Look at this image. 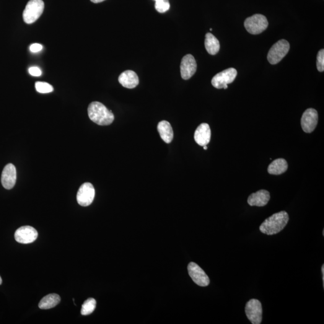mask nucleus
<instances>
[{
  "mask_svg": "<svg viewBox=\"0 0 324 324\" xmlns=\"http://www.w3.org/2000/svg\"><path fill=\"white\" fill-rule=\"evenodd\" d=\"M288 221V214L286 211H282L272 215L264 220L259 227V230L264 234L275 235L284 229Z\"/></svg>",
  "mask_w": 324,
  "mask_h": 324,
  "instance_id": "obj_1",
  "label": "nucleus"
},
{
  "mask_svg": "<svg viewBox=\"0 0 324 324\" xmlns=\"http://www.w3.org/2000/svg\"><path fill=\"white\" fill-rule=\"evenodd\" d=\"M88 114L91 120L100 126L110 125L114 120L112 111L98 102L90 103L88 108Z\"/></svg>",
  "mask_w": 324,
  "mask_h": 324,
  "instance_id": "obj_2",
  "label": "nucleus"
},
{
  "mask_svg": "<svg viewBox=\"0 0 324 324\" xmlns=\"http://www.w3.org/2000/svg\"><path fill=\"white\" fill-rule=\"evenodd\" d=\"M45 4L43 0H30L23 12V19L26 24H31L42 15Z\"/></svg>",
  "mask_w": 324,
  "mask_h": 324,
  "instance_id": "obj_3",
  "label": "nucleus"
},
{
  "mask_svg": "<svg viewBox=\"0 0 324 324\" xmlns=\"http://www.w3.org/2000/svg\"><path fill=\"white\" fill-rule=\"evenodd\" d=\"M268 22L265 16L256 14L245 20V27L251 35H259L267 28Z\"/></svg>",
  "mask_w": 324,
  "mask_h": 324,
  "instance_id": "obj_4",
  "label": "nucleus"
},
{
  "mask_svg": "<svg viewBox=\"0 0 324 324\" xmlns=\"http://www.w3.org/2000/svg\"><path fill=\"white\" fill-rule=\"evenodd\" d=\"M289 48V43L286 40L277 41L268 52L267 59L269 63L271 64L279 63L288 53Z\"/></svg>",
  "mask_w": 324,
  "mask_h": 324,
  "instance_id": "obj_5",
  "label": "nucleus"
},
{
  "mask_svg": "<svg viewBox=\"0 0 324 324\" xmlns=\"http://www.w3.org/2000/svg\"><path fill=\"white\" fill-rule=\"evenodd\" d=\"M237 75V72L234 68L224 70L212 77L211 84L217 89L226 90L228 87V84L234 82Z\"/></svg>",
  "mask_w": 324,
  "mask_h": 324,
  "instance_id": "obj_6",
  "label": "nucleus"
},
{
  "mask_svg": "<svg viewBox=\"0 0 324 324\" xmlns=\"http://www.w3.org/2000/svg\"><path fill=\"white\" fill-rule=\"evenodd\" d=\"M245 312L248 320L253 324H260L263 320V307L258 300L251 299L247 303Z\"/></svg>",
  "mask_w": 324,
  "mask_h": 324,
  "instance_id": "obj_7",
  "label": "nucleus"
},
{
  "mask_svg": "<svg viewBox=\"0 0 324 324\" xmlns=\"http://www.w3.org/2000/svg\"><path fill=\"white\" fill-rule=\"evenodd\" d=\"M95 189L90 183H85L80 187L77 191L76 199L77 203L82 207L89 206L94 200Z\"/></svg>",
  "mask_w": 324,
  "mask_h": 324,
  "instance_id": "obj_8",
  "label": "nucleus"
},
{
  "mask_svg": "<svg viewBox=\"0 0 324 324\" xmlns=\"http://www.w3.org/2000/svg\"><path fill=\"white\" fill-rule=\"evenodd\" d=\"M318 121V114L315 109L309 108L303 113L301 125L303 131L305 133H310L314 131Z\"/></svg>",
  "mask_w": 324,
  "mask_h": 324,
  "instance_id": "obj_9",
  "label": "nucleus"
},
{
  "mask_svg": "<svg viewBox=\"0 0 324 324\" xmlns=\"http://www.w3.org/2000/svg\"><path fill=\"white\" fill-rule=\"evenodd\" d=\"M189 276L196 285L200 286H207L210 284V279L205 271L198 264L191 263L188 267Z\"/></svg>",
  "mask_w": 324,
  "mask_h": 324,
  "instance_id": "obj_10",
  "label": "nucleus"
},
{
  "mask_svg": "<svg viewBox=\"0 0 324 324\" xmlns=\"http://www.w3.org/2000/svg\"><path fill=\"white\" fill-rule=\"evenodd\" d=\"M38 237L37 230L30 226L20 227L16 230L15 234V240L21 244L32 243L37 239Z\"/></svg>",
  "mask_w": 324,
  "mask_h": 324,
  "instance_id": "obj_11",
  "label": "nucleus"
},
{
  "mask_svg": "<svg viewBox=\"0 0 324 324\" xmlns=\"http://www.w3.org/2000/svg\"><path fill=\"white\" fill-rule=\"evenodd\" d=\"M197 64L195 59L191 54L183 57L180 65L181 76L185 80H188L195 74Z\"/></svg>",
  "mask_w": 324,
  "mask_h": 324,
  "instance_id": "obj_12",
  "label": "nucleus"
},
{
  "mask_svg": "<svg viewBox=\"0 0 324 324\" xmlns=\"http://www.w3.org/2000/svg\"><path fill=\"white\" fill-rule=\"evenodd\" d=\"M17 181L16 168L12 163L7 165L2 171L1 183L7 190L14 188Z\"/></svg>",
  "mask_w": 324,
  "mask_h": 324,
  "instance_id": "obj_13",
  "label": "nucleus"
},
{
  "mask_svg": "<svg viewBox=\"0 0 324 324\" xmlns=\"http://www.w3.org/2000/svg\"><path fill=\"white\" fill-rule=\"evenodd\" d=\"M211 129L207 123H202L197 128L194 132V139L200 146H206L211 139Z\"/></svg>",
  "mask_w": 324,
  "mask_h": 324,
  "instance_id": "obj_14",
  "label": "nucleus"
},
{
  "mask_svg": "<svg viewBox=\"0 0 324 324\" xmlns=\"http://www.w3.org/2000/svg\"><path fill=\"white\" fill-rule=\"evenodd\" d=\"M270 199V194L266 190H260L248 196V203L250 206L264 207Z\"/></svg>",
  "mask_w": 324,
  "mask_h": 324,
  "instance_id": "obj_15",
  "label": "nucleus"
},
{
  "mask_svg": "<svg viewBox=\"0 0 324 324\" xmlns=\"http://www.w3.org/2000/svg\"><path fill=\"white\" fill-rule=\"evenodd\" d=\"M118 81L122 86L127 89H132L135 88L139 84V77L135 72L132 71H126L123 72L118 77Z\"/></svg>",
  "mask_w": 324,
  "mask_h": 324,
  "instance_id": "obj_16",
  "label": "nucleus"
},
{
  "mask_svg": "<svg viewBox=\"0 0 324 324\" xmlns=\"http://www.w3.org/2000/svg\"><path fill=\"white\" fill-rule=\"evenodd\" d=\"M157 131L160 137L166 143L170 144L173 138V132L172 126L167 121H160L157 126Z\"/></svg>",
  "mask_w": 324,
  "mask_h": 324,
  "instance_id": "obj_17",
  "label": "nucleus"
},
{
  "mask_svg": "<svg viewBox=\"0 0 324 324\" xmlns=\"http://www.w3.org/2000/svg\"><path fill=\"white\" fill-rule=\"evenodd\" d=\"M287 168H288V165H287L286 160L280 158V159L274 160L268 166V172L269 174L281 175L286 172Z\"/></svg>",
  "mask_w": 324,
  "mask_h": 324,
  "instance_id": "obj_18",
  "label": "nucleus"
},
{
  "mask_svg": "<svg viewBox=\"0 0 324 324\" xmlns=\"http://www.w3.org/2000/svg\"><path fill=\"white\" fill-rule=\"evenodd\" d=\"M205 47L210 55H216L220 50L219 41L211 33H207L205 40Z\"/></svg>",
  "mask_w": 324,
  "mask_h": 324,
  "instance_id": "obj_19",
  "label": "nucleus"
},
{
  "mask_svg": "<svg viewBox=\"0 0 324 324\" xmlns=\"http://www.w3.org/2000/svg\"><path fill=\"white\" fill-rule=\"evenodd\" d=\"M60 297L58 294H51L46 295L41 300L38 307L41 309H49L56 307L60 302Z\"/></svg>",
  "mask_w": 324,
  "mask_h": 324,
  "instance_id": "obj_20",
  "label": "nucleus"
},
{
  "mask_svg": "<svg viewBox=\"0 0 324 324\" xmlns=\"http://www.w3.org/2000/svg\"><path fill=\"white\" fill-rule=\"evenodd\" d=\"M96 306V301L93 298H90L82 305L81 313L82 315H89L94 312Z\"/></svg>",
  "mask_w": 324,
  "mask_h": 324,
  "instance_id": "obj_21",
  "label": "nucleus"
},
{
  "mask_svg": "<svg viewBox=\"0 0 324 324\" xmlns=\"http://www.w3.org/2000/svg\"><path fill=\"white\" fill-rule=\"evenodd\" d=\"M35 87L38 92L42 93V94L53 92L54 90L53 87L47 82H36Z\"/></svg>",
  "mask_w": 324,
  "mask_h": 324,
  "instance_id": "obj_22",
  "label": "nucleus"
},
{
  "mask_svg": "<svg viewBox=\"0 0 324 324\" xmlns=\"http://www.w3.org/2000/svg\"><path fill=\"white\" fill-rule=\"evenodd\" d=\"M155 8L158 12L165 13L170 8L169 1H156L155 4Z\"/></svg>",
  "mask_w": 324,
  "mask_h": 324,
  "instance_id": "obj_23",
  "label": "nucleus"
},
{
  "mask_svg": "<svg viewBox=\"0 0 324 324\" xmlns=\"http://www.w3.org/2000/svg\"><path fill=\"white\" fill-rule=\"evenodd\" d=\"M316 66L319 72H323L324 71V50L321 49L318 54L317 61H316Z\"/></svg>",
  "mask_w": 324,
  "mask_h": 324,
  "instance_id": "obj_24",
  "label": "nucleus"
},
{
  "mask_svg": "<svg viewBox=\"0 0 324 324\" xmlns=\"http://www.w3.org/2000/svg\"><path fill=\"white\" fill-rule=\"evenodd\" d=\"M28 71H29L30 74L33 76H40L41 74H42L40 69L38 68V67H30Z\"/></svg>",
  "mask_w": 324,
  "mask_h": 324,
  "instance_id": "obj_25",
  "label": "nucleus"
},
{
  "mask_svg": "<svg viewBox=\"0 0 324 324\" xmlns=\"http://www.w3.org/2000/svg\"><path fill=\"white\" fill-rule=\"evenodd\" d=\"M42 45H41L40 44L38 43H34L30 46V49L31 52H32L33 53H38L40 52L42 49Z\"/></svg>",
  "mask_w": 324,
  "mask_h": 324,
  "instance_id": "obj_26",
  "label": "nucleus"
},
{
  "mask_svg": "<svg viewBox=\"0 0 324 324\" xmlns=\"http://www.w3.org/2000/svg\"><path fill=\"white\" fill-rule=\"evenodd\" d=\"M90 1L94 3H99V2L104 1L105 0H90Z\"/></svg>",
  "mask_w": 324,
  "mask_h": 324,
  "instance_id": "obj_27",
  "label": "nucleus"
},
{
  "mask_svg": "<svg viewBox=\"0 0 324 324\" xmlns=\"http://www.w3.org/2000/svg\"><path fill=\"white\" fill-rule=\"evenodd\" d=\"M322 269L323 286L324 287V265L322 266V269Z\"/></svg>",
  "mask_w": 324,
  "mask_h": 324,
  "instance_id": "obj_28",
  "label": "nucleus"
},
{
  "mask_svg": "<svg viewBox=\"0 0 324 324\" xmlns=\"http://www.w3.org/2000/svg\"><path fill=\"white\" fill-rule=\"evenodd\" d=\"M155 2L160 1H168V0H155Z\"/></svg>",
  "mask_w": 324,
  "mask_h": 324,
  "instance_id": "obj_29",
  "label": "nucleus"
},
{
  "mask_svg": "<svg viewBox=\"0 0 324 324\" xmlns=\"http://www.w3.org/2000/svg\"><path fill=\"white\" fill-rule=\"evenodd\" d=\"M2 284V279L1 276H0V285H1Z\"/></svg>",
  "mask_w": 324,
  "mask_h": 324,
  "instance_id": "obj_30",
  "label": "nucleus"
},
{
  "mask_svg": "<svg viewBox=\"0 0 324 324\" xmlns=\"http://www.w3.org/2000/svg\"><path fill=\"white\" fill-rule=\"evenodd\" d=\"M204 149L205 150H207V146H204Z\"/></svg>",
  "mask_w": 324,
  "mask_h": 324,
  "instance_id": "obj_31",
  "label": "nucleus"
}]
</instances>
